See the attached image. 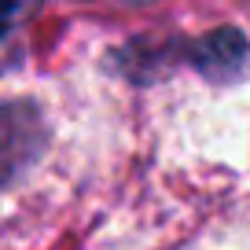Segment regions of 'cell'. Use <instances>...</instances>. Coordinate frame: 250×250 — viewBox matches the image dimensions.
<instances>
[{
	"instance_id": "3957f363",
	"label": "cell",
	"mask_w": 250,
	"mask_h": 250,
	"mask_svg": "<svg viewBox=\"0 0 250 250\" xmlns=\"http://www.w3.org/2000/svg\"><path fill=\"white\" fill-rule=\"evenodd\" d=\"M22 4H26V0H0V37L11 30V22H15V15H19Z\"/></svg>"
},
{
	"instance_id": "7a4b0ae2",
	"label": "cell",
	"mask_w": 250,
	"mask_h": 250,
	"mask_svg": "<svg viewBox=\"0 0 250 250\" xmlns=\"http://www.w3.org/2000/svg\"><path fill=\"white\" fill-rule=\"evenodd\" d=\"M184 59L206 81H239L250 70V41L235 26H221L184 44Z\"/></svg>"
},
{
	"instance_id": "6da1fadb",
	"label": "cell",
	"mask_w": 250,
	"mask_h": 250,
	"mask_svg": "<svg viewBox=\"0 0 250 250\" xmlns=\"http://www.w3.org/2000/svg\"><path fill=\"white\" fill-rule=\"evenodd\" d=\"M44 151V114L33 100L0 103V191L26 177Z\"/></svg>"
}]
</instances>
